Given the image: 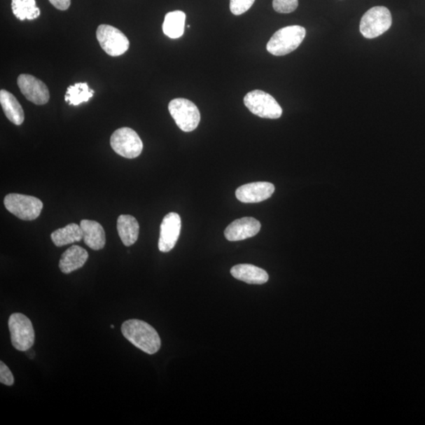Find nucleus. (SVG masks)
I'll return each instance as SVG.
<instances>
[{
    "mask_svg": "<svg viewBox=\"0 0 425 425\" xmlns=\"http://www.w3.org/2000/svg\"><path fill=\"white\" fill-rule=\"evenodd\" d=\"M122 333L126 340L145 353L154 354L160 351V335L147 322L137 319L126 321L123 323Z\"/></svg>",
    "mask_w": 425,
    "mask_h": 425,
    "instance_id": "obj_1",
    "label": "nucleus"
},
{
    "mask_svg": "<svg viewBox=\"0 0 425 425\" xmlns=\"http://www.w3.org/2000/svg\"><path fill=\"white\" fill-rule=\"evenodd\" d=\"M306 33V29L300 25H291L282 28L272 35L266 48L272 55H286L300 47Z\"/></svg>",
    "mask_w": 425,
    "mask_h": 425,
    "instance_id": "obj_2",
    "label": "nucleus"
},
{
    "mask_svg": "<svg viewBox=\"0 0 425 425\" xmlns=\"http://www.w3.org/2000/svg\"><path fill=\"white\" fill-rule=\"evenodd\" d=\"M391 24L390 11L383 6H374L361 18L360 32L367 39H374L388 31Z\"/></svg>",
    "mask_w": 425,
    "mask_h": 425,
    "instance_id": "obj_3",
    "label": "nucleus"
},
{
    "mask_svg": "<svg viewBox=\"0 0 425 425\" xmlns=\"http://www.w3.org/2000/svg\"><path fill=\"white\" fill-rule=\"evenodd\" d=\"M8 326L13 347L19 351L30 350L34 345L35 331L27 316L20 313L11 314Z\"/></svg>",
    "mask_w": 425,
    "mask_h": 425,
    "instance_id": "obj_4",
    "label": "nucleus"
},
{
    "mask_svg": "<svg viewBox=\"0 0 425 425\" xmlns=\"http://www.w3.org/2000/svg\"><path fill=\"white\" fill-rule=\"evenodd\" d=\"M4 205L10 213L23 221H34L41 214L43 202L34 196L11 193L6 195Z\"/></svg>",
    "mask_w": 425,
    "mask_h": 425,
    "instance_id": "obj_5",
    "label": "nucleus"
},
{
    "mask_svg": "<svg viewBox=\"0 0 425 425\" xmlns=\"http://www.w3.org/2000/svg\"><path fill=\"white\" fill-rule=\"evenodd\" d=\"M169 111L177 126L183 132L194 131L200 123L198 107L188 99H173L169 104Z\"/></svg>",
    "mask_w": 425,
    "mask_h": 425,
    "instance_id": "obj_6",
    "label": "nucleus"
},
{
    "mask_svg": "<svg viewBox=\"0 0 425 425\" xmlns=\"http://www.w3.org/2000/svg\"><path fill=\"white\" fill-rule=\"evenodd\" d=\"M244 101L247 109L260 118L277 119L282 116L281 106L271 95L263 91L250 92L246 95Z\"/></svg>",
    "mask_w": 425,
    "mask_h": 425,
    "instance_id": "obj_7",
    "label": "nucleus"
},
{
    "mask_svg": "<svg viewBox=\"0 0 425 425\" xmlns=\"http://www.w3.org/2000/svg\"><path fill=\"white\" fill-rule=\"evenodd\" d=\"M111 148L116 153L126 158H135L142 153L144 144L136 131L120 128L114 132L111 137Z\"/></svg>",
    "mask_w": 425,
    "mask_h": 425,
    "instance_id": "obj_8",
    "label": "nucleus"
},
{
    "mask_svg": "<svg viewBox=\"0 0 425 425\" xmlns=\"http://www.w3.org/2000/svg\"><path fill=\"white\" fill-rule=\"evenodd\" d=\"M99 46L111 56L123 55L129 50L130 43L128 38L117 28L109 25H100L97 31Z\"/></svg>",
    "mask_w": 425,
    "mask_h": 425,
    "instance_id": "obj_9",
    "label": "nucleus"
},
{
    "mask_svg": "<svg viewBox=\"0 0 425 425\" xmlns=\"http://www.w3.org/2000/svg\"><path fill=\"white\" fill-rule=\"evenodd\" d=\"M18 85L24 97L36 105H44L50 99L49 90L46 84L29 74H21L18 78Z\"/></svg>",
    "mask_w": 425,
    "mask_h": 425,
    "instance_id": "obj_10",
    "label": "nucleus"
},
{
    "mask_svg": "<svg viewBox=\"0 0 425 425\" xmlns=\"http://www.w3.org/2000/svg\"><path fill=\"white\" fill-rule=\"evenodd\" d=\"M181 230V219L179 214L171 212L165 216L160 227L158 249L164 253L174 249Z\"/></svg>",
    "mask_w": 425,
    "mask_h": 425,
    "instance_id": "obj_11",
    "label": "nucleus"
},
{
    "mask_svg": "<svg viewBox=\"0 0 425 425\" xmlns=\"http://www.w3.org/2000/svg\"><path fill=\"white\" fill-rule=\"evenodd\" d=\"M275 192V186L269 182H255L240 186L236 191L238 200L244 204H256L268 200Z\"/></svg>",
    "mask_w": 425,
    "mask_h": 425,
    "instance_id": "obj_12",
    "label": "nucleus"
},
{
    "mask_svg": "<svg viewBox=\"0 0 425 425\" xmlns=\"http://www.w3.org/2000/svg\"><path fill=\"white\" fill-rule=\"evenodd\" d=\"M261 230V223L253 218H243L234 221L225 230L228 241H240L256 236Z\"/></svg>",
    "mask_w": 425,
    "mask_h": 425,
    "instance_id": "obj_13",
    "label": "nucleus"
},
{
    "mask_svg": "<svg viewBox=\"0 0 425 425\" xmlns=\"http://www.w3.org/2000/svg\"><path fill=\"white\" fill-rule=\"evenodd\" d=\"M88 258V253L83 247L74 245L62 253L60 269L63 274H71L72 272L83 267Z\"/></svg>",
    "mask_w": 425,
    "mask_h": 425,
    "instance_id": "obj_14",
    "label": "nucleus"
},
{
    "mask_svg": "<svg viewBox=\"0 0 425 425\" xmlns=\"http://www.w3.org/2000/svg\"><path fill=\"white\" fill-rule=\"evenodd\" d=\"M83 231L85 244L94 251L103 249L106 244L105 231L96 221L82 220L80 224Z\"/></svg>",
    "mask_w": 425,
    "mask_h": 425,
    "instance_id": "obj_15",
    "label": "nucleus"
},
{
    "mask_svg": "<svg viewBox=\"0 0 425 425\" xmlns=\"http://www.w3.org/2000/svg\"><path fill=\"white\" fill-rule=\"evenodd\" d=\"M231 274L237 280L250 284H263L269 281L267 272L250 264H239L233 266Z\"/></svg>",
    "mask_w": 425,
    "mask_h": 425,
    "instance_id": "obj_16",
    "label": "nucleus"
},
{
    "mask_svg": "<svg viewBox=\"0 0 425 425\" xmlns=\"http://www.w3.org/2000/svg\"><path fill=\"white\" fill-rule=\"evenodd\" d=\"M117 228L120 240L125 246H130L137 242L139 237V225L134 217L131 215H120Z\"/></svg>",
    "mask_w": 425,
    "mask_h": 425,
    "instance_id": "obj_17",
    "label": "nucleus"
},
{
    "mask_svg": "<svg viewBox=\"0 0 425 425\" xmlns=\"http://www.w3.org/2000/svg\"><path fill=\"white\" fill-rule=\"evenodd\" d=\"M0 104L4 112L10 122L16 125L24 123L25 113L22 107L13 95L6 90L0 91Z\"/></svg>",
    "mask_w": 425,
    "mask_h": 425,
    "instance_id": "obj_18",
    "label": "nucleus"
},
{
    "mask_svg": "<svg viewBox=\"0 0 425 425\" xmlns=\"http://www.w3.org/2000/svg\"><path fill=\"white\" fill-rule=\"evenodd\" d=\"M186 15L181 11L169 12L165 17L163 33L171 39H177L185 33Z\"/></svg>",
    "mask_w": 425,
    "mask_h": 425,
    "instance_id": "obj_19",
    "label": "nucleus"
},
{
    "mask_svg": "<svg viewBox=\"0 0 425 425\" xmlns=\"http://www.w3.org/2000/svg\"><path fill=\"white\" fill-rule=\"evenodd\" d=\"M83 231H82L81 225L74 223L54 231L50 236L56 246L80 242L81 239H83Z\"/></svg>",
    "mask_w": 425,
    "mask_h": 425,
    "instance_id": "obj_20",
    "label": "nucleus"
},
{
    "mask_svg": "<svg viewBox=\"0 0 425 425\" xmlns=\"http://www.w3.org/2000/svg\"><path fill=\"white\" fill-rule=\"evenodd\" d=\"M12 11L19 20H35L41 15L36 0H12Z\"/></svg>",
    "mask_w": 425,
    "mask_h": 425,
    "instance_id": "obj_21",
    "label": "nucleus"
},
{
    "mask_svg": "<svg viewBox=\"0 0 425 425\" xmlns=\"http://www.w3.org/2000/svg\"><path fill=\"white\" fill-rule=\"evenodd\" d=\"M93 94L87 83H77L67 88L65 100L69 105L78 106L88 102Z\"/></svg>",
    "mask_w": 425,
    "mask_h": 425,
    "instance_id": "obj_22",
    "label": "nucleus"
},
{
    "mask_svg": "<svg viewBox=\"0 0 425 425\" xmlns=\"http://www.w3.org/2000/svg\"><path fill=\"white\" fill-rule=\"evenodd\" d=\"M299 6V0H274L272 8L281 14H289L295 11Z\"/></svg>",
    "mask_w": 425,
    "mask_h": 425,
    "instance_id": "obj_23",
    "label": "nucleus"
},
{
    "mask_svg": "<svg viewBox=\"0 0 425 425\" xmlns=\"http://www.w3.org/2000/svg\"><path fill=\"white\" fill-rule=\"evenodd\" d=\"M256 0H230V10L234 15L244 14L249 11Z\"/></svg>",
    "mask_w": 425,
    "mask_h": 425,
    "instance_id": "obj_24",
    "label": "nucleus"
},
{
    "mask_svg": "<svg viewBox=\"0 0 425 425\" xmlns=\"http://www.w3.org/2000/svg\"><path fill=\"white\" fill-rule=\"evenodd\" d=\"M0 382L6 386H12L15 383L14 376L2 361H0Z\"/></svg>",
    "mask_w": 425,
    "mask_h": 425,
    "instance_id": "obj_25",
    "label": "nucleus"
},
{
    "mask_svg": "<svg viewBox=\"0 0 425 425\" xmlns=\"http://www.w3.org/2000/svg\"><path fill=\"white\" fill-rule=\"evenodd\" d=\"M55 8L60 11H67L71 6V0H49Z\"/></svg>",
    "mask_w": 425,
    "mask_h": 425,
    "instance_id": "obj_26",
    "label": "nucleus"
},
{
    "mask_svg": "<svg viewBox=\"0 0 425 425\" xmlns=\"http://www.w3.org/2000/svg\"><path fill=\"white\" fill-rule=\"evenodd\" d=\"M114 328V326L112 325V326H111V328Z\"/></svg>",
    "mask_w": 425,
    "mask_h": 425,
    "instance_id": "obj_27",
    "label": "nucleus"
}]
</instances>
